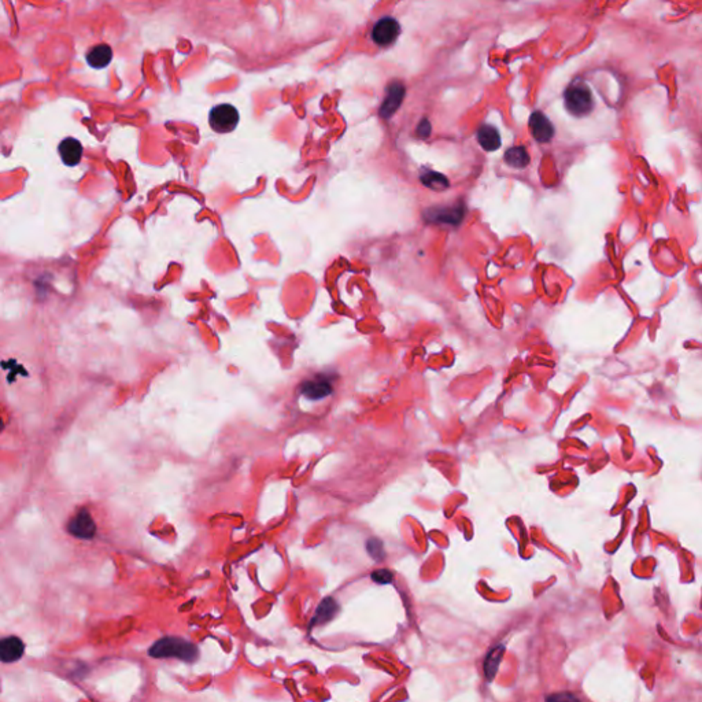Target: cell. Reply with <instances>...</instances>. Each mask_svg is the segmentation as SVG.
Here are the masks:
<instances>
[{
	"mask_svg": "<svg viewBox=\"0 0 702 702\" xmlns=\"http://www.w3.org/2000/svg\"><path fill=\"white\" fill-rule=\"evenodd\" d=\"M564 699L565 700H575L572 696H553V697H548L547 700H553L554 701V700H564Z\"/></svg>",
	"mask_w": 702,
	"mask_h": 702,
	"instance_id": "21",
	"label": "cell"
},
{
	"mask_svg": "<svg viewBox=\"0 0 702 702\" xmlns=\"http://www.w3.org/2000/svg\"><path fill=\"white\" fill-rule=\"evenodd\" d=\"M209 124L217 133H230L239 124V113L232 104H217L209 114Z\"/></svg>",
	"mask_w": 702,
	"mask_h": 702,
	"instance_id": "3",
	"label": "cell"
},
{
	"mask_svg": "<svg viewBox=\"0 0 702 702\" xmlns=\"http://www.w3.org/2000/svg\"><path fill=\"white\" fill-rule=\"evenodd\" d=\"M477 142L486 151H497L501 147L499 132L491 125H483L479 128Z\"/></svg>",
	"mask_w": 702,
	"mask_h": 702,
	"instance_id": "13",
	"label": "cell"
},
{
	"mask_svg": "<svg viewBox=\"0 0 702 702\" xmlns=\"http://www.w3.org/2000/svg\"><path fill=\"white\" fill-rule=\"evenodd\" d=\"M58 153L61 156V159L65 165L68 166H76L80 163L81 158H82V153H84V149H82V145L78 142L77 139L75 138H66L61 142L59 147H58Z\"/></svg>",
	"mask_w": 702,
	"mask_h": 702,
	"instance_id": "10",
	"label": "cell"
},
{
	"mask_svg": "<svg viewBox=\"0 0 702 702\" xmlns=\"http://www.w3.org/2000/svg\"><path fill=\"white\" fill-rule=\"evenodd\" d=\"M25 653L24 642L17 636H6L0 642V660L4 664L18 661Z\"/></svg>",
	"mask_w": 702,
	"mask_h": 702,
	"instance_id": "9",
	"label": "cell"
},
{
	"mask_svg": "<svg viewBox=\"0 0 702 702\" xmlns=\"http://www.w3.org/2000/svg\"><path fill=\"white\" fill-rule=\"evenodd\" d=\"M113 59V50L107 44H98L92 47L86 54V62L93 69L106 68Z\"/></svg>",
	"mask_w": 702,
	"mask_h": 702,
	"instance_id": "12",
	"label": "cell"
},
{
	"mask_svg": "<svg viewBox=\"0 0 702 702\" xmlns=\"http://www.w3.org/2000/svg\"><path fill=\"white\" fill-rule=\"evenodd\" d=\"M301 392L312 400H318L322 398H326L332 394V385L325 378H315L313 380H308L301 386Z\"/></svg>",
	"mask_w": 702,
	"mask_h": 702,
	"instance_id": "11",
	"label": "cell"
},
{
	"mask_svg": "<svg viewBox=\"0 0 702 702\" xmlns=\"http://www.w3.org/2000/svg\"><path fill=\"white\" fill-rule=\"evenodd\" d=\"M505 162L515 169H524L530 163V156L524 147H513L505 153Z\"/></svg>",
	"mask_w": 702,
	"mask_h": 702,
	"instance_id": "17",
	"label": "cell"
},
{
	"mask_svg": "<svg viewBox=\"0 0 702 702\" xmlns=\"http://www.w3.org/2000/svg\"><path fill=\"white\" fill-rule=\"evenodd\" d=\"M420 180H421V183H423L427 188H429V190H432V191H436V192L445 191V190H447V188H449V185H450V183H449L447 177H446V176H443V174H441V173H438V172H425L424 174H421Z\"/></svg>",
	"mask_w": 702,
	"mask_h": 702,
	"instance_id": "16",
	"label": "cell"
},
{
	"mask_svg": "<svg viewBox=\"0 0 702 702\" xmlns=\"http://www.w3.org/2000/svg\"><path fill=\"white\" fill-rule=\"evenodd\" d=\"M530 131L539 143H547L554 136V127L544 113H534L530 117Z\"/></svg>",
	"mask_w": 702,
	"mask_h": 702,
	"instance_id": "8",
	"label": "cell"
},
{
	"mask_svg": "<svg viewBox=\"0 0 702 702\" xmlns=\"http://www.w3.org/2000/svg\"><path fill=\"white\" fill-rule=\"evenodd\" d=\"M403 98H405V86L402 82L399 81H395V82H391L389 85V89H387V95H386V99L380 107V116L383 118H390L392 117L396 110L399 109V106L402 104L403 102Z\"/></svg>",
	"mask_w": 702,
	"mask_h": 702,
	"instance_id": "7",
	"label": "cell"
},
{
	"mask_svg": "<svg viewBox=\"0 0 702 702\" xmlns=\"http://www.w3.org/2000/svg\"><path fill=\"white\" fill-rule=\"evenodd\" d=\"M504 653H505L504 645H498L492 650H490V653L487 654L486 661H484V672H486V678L488 681L494 679V676H495V674L498 671V667H499V664L502 661Z\"/></svg>",
	"mask_w": 702,
	"mask_h": 702,
	"instance_id": "14",
	"label": "cell"
},
{
	"mask_svg": "<svg viewBox=\"0 0 702 702\" xmlns=\"http://www.w3.org/2000/svg\"><path fill=\"white\" fill-rule=\"evenodd\" d=\"M465 216L464 206H450V207H431L424 213V219L428 223L435 224H449L459 225Z\"/></svg>",
	"mask_w": 702,
	"mask_h": 702,
	"instance_id": "5",
	"label": "cell"
},
{
	"mask_svg": "<svg viewBox=\"0 0 702 702\" xmlns=\"http://www.w3.org/2000/svg\"><path fill=\"white\" fill-rule=\"evenodd\" d=\"M150 656L154 658H178L187 663H192L198 658V649L190 640L176 638V636H165L150 647Z\"/></svg>",
	"mask_w": 702,
	"mask_h": 702,
	"instance_id": "1",
	"label": "cell"
},
{
	"mask_svg": "<svg viewBox=\"0 0 702 702\" xmlns=\"http://www.w3.org/2000/svg\"><path fill=\"white\" fill-rule=\"evenodd\" d=\"M68 533L78 539H92L96 534V524L86 509H80L68 523Z\"/></svg>",
	"mask_w": 702,
	"mask_h": 702,
	"instance_id": "4",
	"label": "cell"
},
{
	"mask_svg": "<svg viewBox=\"0 0 702 702\" xmlns=\"http://www.w3.org/2000/svg\"><path fill=\"white\" fill-rule=\"evenodd\" d=\"M565 107L576 117L587 116L594 107L591 91L586 85L569 86L565 92Z\"/></svg>",
	"mask_w": 702,
	"mask_h": 702,
	"instance_id": "2",
	"label": "cell"
},
{
	"mask_svg": "<svg viewBox=\"0 0 702 702\" xmlns=\"http://www.w3.org/2000/svg\"><path fill=\"white\" fill-rule=\"evenodd\" d=\"M338 612V604L332 598H325L320 604V607L315 611V615L313 618L312 625H322L329 622Z\"/></svg>",
	"mask_w": 702,
	"mask_h": 702,
	"instance_id": "15",
	"label": "cell"
},
{
	"mask_svg": "<svg viewBox=\"0 0 702 702\" xmlns=\"http://www.w3.org/2000/svg\"><path fill=\"white\" fill-rule=\"evenodd\" d=\"M431 131H432V128H431L429 121L424 118V120L420 121V124L417 127V136L420 139H427L431 135Z\"/></svg>",
	"mask_w": 702,
	"mask_h": 702,
	"instance_id": "20",
	"label": "cell"
},
{
	"mask_svg": "<svg viewBox=\"0 0 702 702\" xmlns=\"http://www.w3.org/2000/svg\"><path fill=\"white\" fill-rule=\"evenodd\" d=\"M371 579L378 583V584H382V586H386V584H390L394 580V575L392 572L389 569H378V571H373L372 575H371Z\"/></svg>",
	"mask_w": 702,
	"mask_h": 702,
	"instance_id": "19",
	"label": "cell"
},
{
	"mask_svg": "<svg viewBox=\"0 0 702 702\" xmlns=\"http://www.w3.org/2000/svg\"><path fill=\"white\" fill-rule=\"evenodd\" d=\"M399 35V25L394 18H383L380 19L373 30L372 37L376 44L379 46H389L395 41V39Z\"/></svg>",
	"mask_w": 702,
	"mask_h": 702,
	"instance_id": "6",
	"label": "cell"
},
{
	"mask_svg": "<svg viewBox=\"0 0 702 702\" xmlns=\"http://www.w3.org/2000/svg\"><path fill=\"white\" fill-rule=\"evenodd\" d=\"M367 551L368 554L375 558L376 561L379 560H383L385 555H386V551H385V546H383V542L380 539H376V538H372V539H368L367 542Z\"/></svg>",
	"mask_w": 702,
	"mask_h": 702,
	"instance_id": "18",
	"label": "cell"
}]
</instances>
